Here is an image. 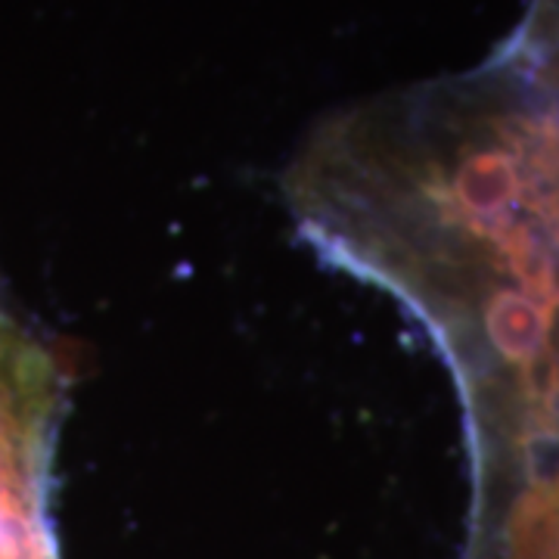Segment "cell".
I'll list each match as a JSON object with an SVG mask.
<instances>
[{
    "label": "cell",
    "instance_id": "obj_2",
    "mask_svg": "<svg viewBox=\"0 0 559 559\" xmlns=\"http://www.w3.org/2000/svg\"><path fill=\"white\" fill-rule=\"evenodd\" d=\"M544 283H547V299L554 308H559V230L550 240L547 249V271H544Z\"/></svg>",
    "mask_w": 559,
    "mask_h": 559
},
{
    "label": "cell",
    "instance_id": "obj_1",
    "mask_svg": "<svg viewBox=\"0 0 559 559\" xmlns=\"http://www.w3.org/2000/svg\"><path fill=\"white\" fill-rule=\"evenodd\" d=\"M485 336L500 360L528 370L550 348L554 308L522 289H495L485 301Z\"/></svg>",
    "mask_w": 559,
    "mask_h": 559
}]
</instances>
